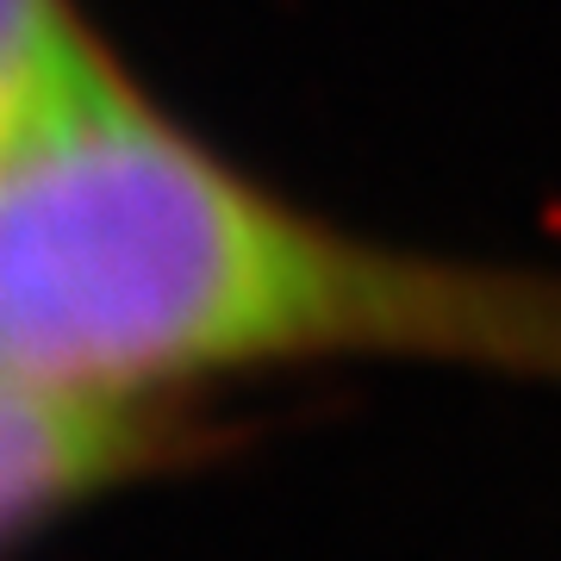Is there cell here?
I'll list each match as a JSON object with an SVG mask.
<instances>
[{"instance_id": "cell-1", "label": "cell", "mask_w": 561, "mask_h": 561, "mask_svg": "<svg viewBox=\"0 0 561 561\" xmlns=\"http://www.w3.org/2000/svg\"><path fill=\"white\" fill-rule=\"evenodd\" d=\"M294 356L561 381V275L331 231L157 119L119 69L0 144V387L138 400Z\"/></svg>"}, {"instance_id": "cell-2", "label": "cell", "mask_w": 561, "mask_h": 561, "mask_svg": "<svg viewBox=\"0 0 561 561\" xmlns=\"http://www.w3.org/2000/svg\"><path fill=\"white\" fill-rule=\"evenodd\" d=\"M144 424L125 400L0 387V542L57 505L119 481L144 456Z\"/></svg>"}, {"instance_id": "cell-3", "label": "cell", "mask_w": 561, "mask_h": 561, "mask_svg": "<svg viewBox=\"0 0 561 561\" xmlns=\"http://www.w3.org/2000/svg\"><path fill=\"white\" fill-rule=\"evenodd\" d=\"M101 76V44L62 0H0V144Z\"/></svg>"}]
</instances>
